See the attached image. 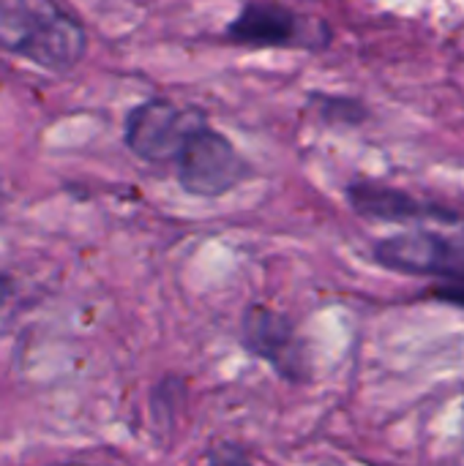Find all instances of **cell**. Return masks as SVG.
Here are the masks:
<instances>
[{"instance_id": "cell-6", "label": "cell", "mask_w": 464, "mask_h": 466, "mask_svg": "<svg viewBox=\"0 0 464 466\" xmlns=\"http://www.w3.org/2000/svg\"><path fill=\"white\" fill-rule=\"evenodd\" d=\"M227 35L249 46H320L331 33L317 19H304L273 3H249L227 27Z\"/></svg>"}, {"instance_id": "cell-9", "label": "cell", "mask_w": 464, "mask_h": 466, "mask_svg": "<svg viewBox=\"0 0 464 466\" xmlns=\"http://www.w3.org/2000/svg\"><path fill=\"white\" fill-rule=\"evenodd\" d=\"M211 466H252L243 456L238 453H230V451H216L211 456Z\"/></svg>"}, {"instance_id": "cell-7", "label": "cell", "mask_w": 464, "mask_h": 466, "mask_svg": "<svg viewBox=\"0 0 464 466\" xmlns=\"http://www.w3.org/2000/svg\"><path fill=\"white\" fill-rule=\"evenodd\" d=\"M347 202L350 208L375 221H394V224H427V221H443V224H459V213L424 202L410 197L402 188H391L383 183H353L347 186Z\"/></svg>"}, {"instance_id": "cell-4", "label": "cell", "mask_w": 464, "mask_h": 466, "mask_svg": "<svg viewBox=\"0 0 464 466\" xmlns=\"http://www.w3.org/2000/svg\"><path fill=\"white\" fill-rule=\"evenodd\" d=\"M202 115L194 109H183L167 98H153L134 106L126 117V147L150 164L175 161L186 145V139L200 128Z\"/></svg>"}, {"instance_id": "cell-5", "label": "cell", "mask_w": 464, "mask_h": 466, "mask_svg": "<svg viewBox=\"0 0 464 466\" xmlns=\"http://www.w3.org/2000/svg\"><path fill=\"white\" fill-rule=\"evenodd\" d=\"M241 344L290 382H304L309 377L293 319L265 303H254L243 311Z\"/></svg>"}, {"instance_id": "cell-11", "label": "cell", "mask_w": 464, "mask_h": 466, "mask_svg": "<svg viewBox=\"0 0 464 466\" xmlns=\"http://www.w3.org/2000/svg\"><path fill=\"white\" fill-rule=\"evenodd\" d=\"M0 199H3V191H0Z\"/></svg>"}, {"instance_id": "cell-8", "label": "cell", "mask_w": 464, "mask_h": 466, "mask_svg": "<svg viewBox=\"0 0 464 466\" xmlns=\"http://www.w3.org/2000/svg\"><path fill=\"white\" fill-rule=\"evenodd\" d=\"M432 295L443 303H451V306H459L464 309V281H440Z\"/></svg>"}, {"instance_id": "cell-2", "label": "cell", "mask_w": 464, "mask_h": 466, "mask_svg": "<svg viewBox=\"0 0 464 466\" xmlns=\"http://www.w3.org/2000/svg\"><path fill=\"white\" fill-rule=\"evenodd\" d=\"M375 262L405 276L438 281H464V235L435 229H410L383 238L372 248Z\"/></svg>"}, {"instance_id": "cell-1", "label": "cell", "mask_w": 464, "mask_h": 466, "mask_svg": "<svg viewBox=\"0 0 464 466\" xmlns=\"http://www.w3.org/2000/svg\"><path fill=\"white\" fill-rule=\"evenodd\" d=\"M0 49L66 74L85 57L88 33L60 0H0Z\"/></svg>"}, {"instance_id": "cell-10", "label": "cell", "mask_w": 464, "mask_h": 466, "mask_svg": "<svg viewBox=\"0 0 464 466\" xmlns=\"http://www.w3.org/2000/svg\"><path fill=\"white\" fill-rule=\"evenodd\" d=\"M11 292H14V281H11V276L0 273V309L5 306V300L11 298Z\"/></svg>"}, {"instance_id": "cell-3", "label": "cell", "mask_w": 464, "mask_h": 466, "mask_svg": "<svg viewBox=\"0 0 464 466\" xmlns=\"http://www.w3.org/2000/svg\"><path fill=\"white\" fill-rule=\"evenodd\" d=\"M175 167L183 191L205 199H216L232 191L249 175V164L235 150V145L208 126H200L186 139L180 156L175 158Z\"/></svg>"}]
</instances>
